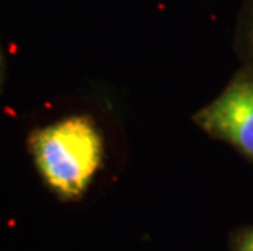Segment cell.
Segmentation results:
<instances>
[{
	"label": "cell",
	"mask_w": 253,
	"mask_h": 251,
	"mask_svg": "<svg viewBox=\"0 0 253 251\" xmlns=\"http://www.w3.org/2000/svg\"><path fill=\"white\" fill-rule=\"evenodd\" d=\"M28 148L44 184L62 201L84 197L103 163V137L90 116H69L38 127Z\"/></svg>",
	"instance_id": "1"
},
{
	"label": "cell",
	"mask_w": 253,
	"mask_h": 251,
	"mask_svg": "<svg viewBox=\"0 0 253 251\" xmlns=\"http://www.w3.org/2000/svg\"><path fill=\"white\" fill-rule=\"evenodd\" d=\"M193 121L253 165V67L237 73L216 100L196 111Z\"/></svg>",
	"instance_id": "2"
},
{
	"label": "cell",
	"mask_w": 253,
	"mask_h": 251,
	"mask_svg": "<svg viewBox=\"0 0 253 251\" xmlns=\"http://www.w3.org/2000/svg\"><path fill=\"white\" fill-rule=\"evenodd\" d=\"M229 251H253V223L239 225L229 233Z\"/></svg>",
	"instance_id": "3"
},
{
	"label": "cell",
	"mask_w": 253,
	"mask_h": 251,
	"mask_svg": "<svg viewBox=\"0 0 253 251\" xmlns=\"http://www.w3.org/2000/svg\"><path fill=\"white\" fill-rule=\"evenodd\" d=\"M250 44L253 51V8H252V21H250Z\"/></svg>",
	"instance_id": "4"
},
{
	"label": "cell",
	"mask_w": 253,
	"mask_h": 251,
	"mask_svg": "<svg viewBox=\"0 0 253 251\" xmlns=\"http://www.w3.org/2000/svg\"><path fill=\"white\" fill-rule=\"evenodd\" d=\"M2 64H3V59H2V51H0V83H2Z\"/></svg>",
	"instance_id": "5"
}]
</instances>
